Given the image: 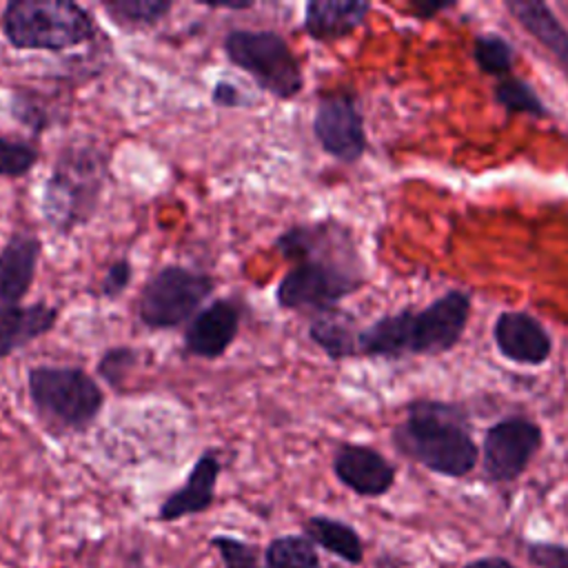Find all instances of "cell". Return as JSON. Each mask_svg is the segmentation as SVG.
Segmentation results:
<instances>
[{
    "instance_id": "4dcf8cb0",
    "label": "cell",
    "mask_w": 568,
    "mask_h": 568,
    "mask_svg": "<svg viewBox=\"0 0 568 568\" xmlns=\"http://www.w3.org/2000/svg\"><path fill=\"white\" fill-rule=\"evenodd\" d=\"M211 102L215 106H224V109H235V106H244L246 100L242 95V91L226 80H217L211 89Z\"/></svg>"
},
{
    "instance_id": "603a6c76",
    "label": "cell",
    "mask_w": 568,
    "mask_h": 568,
    "mask_svg": "<svg viewBox=\"0 0 568 568\" xmlns=\"http://www.w3.org/2000/svg\"><path fill=\"white\" fill-rule=\"evenodd\" d=\"M493 98L499 106L510 113H524L532 118H548V109L544 100L537 95L535 87L521 78L506 75L493 87Z\"/></svg>"
},
{
    "instance_id": "8992f818",
    "label": "cell",
    "mask_w": 568,
    "mask_h": 568,
    "mask_svg": "<svg viewBox=\"0 0 568 568\" xmlns=\"http://www.w3.org/2000/svg\"><path fill=\"white\" fill-rule=\"evenodd\" d=\"M27 393L42 424L58 433L87 430L104 406V390L80 366H31Z\"/></svg>"
},
{
    "instance_id": "8fae6325",
    "label": "cell",
    "mask_w": 568,
    "mask_h": 568,
    "mask_svg": "<svg viewBox=\"0 0 568 568\" xmlns=\"http://www.w3.org/2000/svg\"><path fill=\"white\" fill-rule=\"evenodd\" d=\"M333 473L342 486L359 497H382L395 484V466L373 446L344 442L333 453Z\"/></svg>"
},
{
    "instance_id": "3957f363",
    "label": "cell",
    "mask_w": 568,
    "mask_h": 568,
    "mask_svg": "<svg viewBox=\"0 0 568 568\" xmlns=\"http://www.w3.org/2000/svg\"><path fill=\"white\" fill-rule=\"evenodd\" d=\"M393 446L426 470L444 477H466L479 459L464 410L439 399H415L390 433Z\"/></svg>"
},
{
    "instance_id": "e575fe53",
    "label": "cell",
    "mask_w": 568,
    "mask_h": 568,
    "mask_svg": "<svg viewBox=\"0 0 568 568\" xmlns=\"http://www.w3.org/2000/svg\"><path fill=\"white\" fill-rule=\"evenodd\" d=\"M326 568H342V566H337V564H331V566H326Z\"/></svg>"
},
{
    "instance_id": "484cf974",
    "label": "cell",
    "mask_w": 568,
    "mask_h": 568,
    "mask_svg": "<svg viewBox=\"0 0 568 568\" xmlns=\"http://www.w3.org/2000/svg\"><path fill=\"white\" fill-rule=\"evenodd\" d=\"M9 111L16 122L33 133H42L51 126V109L33 91H13L9 100Z\"/></svg>"
},
{
    "instance_id": "2e32d148",
    "label": "cell",
    "mask_w": 568,
    "mask_h": 568,
    "mask_svg": "<svg viewBox=\"0 0 568 568\" xmlns=\"http://www.w3.org/2000/svg\"><path fill=\"white\" fill-rule=\"evenodd\" d=\"M371 9L373 4L364 0H311L304 7L302 27L317 42L339 40L362 27Z\"/></svg>"
},
{
    "instance_id": "5bb4252c",
    "label": "cell",
    "mask_w": 568,
    "mask_h": 568,
    "mask_svg": "<svg viewBox=\"0 0 568 568\" xmlns=\"http://www.w3.org/2000/svg\"><path fill=\"white\" fill-rule=\"evenodd\" d=\"M42 255V242L29 231H16L0 248V311L20 306L18 302L29 293L38 262Z\"/></svg>"
},
{
    "instance_id": "44dd1931",
    "label": "cell",
    "mask_w": 568,
    "mask_h": 568,
    "mask_svg": "<svg viewBox=\"0 0 568 568\" xmlns=\"http://www.w3.org/2000/svg\"><path fill=\"white\" fill-rule=\"evenodd\" d=\"M102 11L122 29H149L162 22L171 9V0H104Z\"/></svg>"
},
{
    "instance_id": "1f68e13d",
    "label": "cell",
    "mask_w": 568,
    "mask_h": 568,
    "mask_svg": "<svg viewBox=\"0 0 568 568\" xmlns=\"http://www.w3.org/2000/svg\"><path fill=\"white\" fill-rule=\"evenodd\" d=\"M450 7H455V2H446V0H413V2H410V9H413V13H415L419 20H428V18H433L435 13L446 11V9H450Z\"/></svg>"
},
{
    "instance_id": "ffe728a7",
    "label": "cell",
    "mask_w": 568,
    "mask_h": 568,
    "mask_svg": "<svg viewBox=\"0 0 568 568\" xmlns=\"http://www.w3.org/2000/svg\"><path fill=\"white\" fill-rule=\"evenodd\" d=\"M302 535H306L315 546L324 548L326 552L335 555L346 564L357 566L364 559V541L359 532L342 519L328 515H313L304 521Z\"/></svg>"
},
{
    "instance_id": "d6a6232c",
    "label": "cell",
    "mask_w": 568,
    "mask_h": 568,
    "mask_svg": "<svg viewBox=\"0 0 568 568\" xmlns=\"http://www.w3.org/2000/svg\"><path fill=\"white\" fill-rule=\"evenodd\" d=\"M462 568H517L510 559L499 557V555H486V557H477L470 559L468 564H464Z\"/></svg>"
},
{
    "instance_id": "f1b7e54d",
    "label": "cell",
    "mask_w": 568,
    "mask_h": 568,
    "mask_svg": "<svg viewBox=\"0 0 568 568\" xmlns=\"http://www.w3.org/2000/svg\"><path fill=\"white\" fill-rule=\"evenodd\" d=\"M133 277V266L126 257H120L109 264L102 282H100V297L104 300H118L131 284Z\"/></svg>"
},
{
    "instance_id": "83f0119b",
    "label": "cell",
    "mask_w": 568,
    "mask_h": 568,
    "mask_svg": "<svg viewBox=\"0 0 568 568\" xmlns=\"http://www.w3.org/2000/svg\"><path fill=\"white\" fill-rule=\"evenodd\" d=\"M211 548L217 550L224 568H262L260 548L231 535H213Z\"/></svg>"
},
{
    "instance_id": "9c48e42d",
    "label": "cell",
    "mask_w": 568,
    "mask_h": 568,
    "mask_svg": "<svg viewBox=\"0 0 568 568\" xmlns=\"http://www.w3.org/2000/svg\"><path fill=\"white\" fill-rule=\"evenodd\" d=\"M544 433L539 424L524 415L495 422L481 442V470L493 484H513L530 466L541 448Z\"/></svg>"
},
{
    "instance_id": "f546056e",
    "label": "cell",
    "mask_w": 568,
    "mask_h": 568,
    "mask_svg": "<svg viewBox=\"0 0 568 568\" xmlns=\"http://www.w3.org/2000/svg\"><path fill=\"white\" fill-rule=\"evenodd\" d=\"M526 555L537 568H568V546L555 541H530Z\"/></svg>"
},
{
    "instance_id": "836d02e7",
    "label": "cell",
    "mask_w": 568,
    "mask_h": 568,
    "mask_svg": "<svg viewBox=\"0 0 568 568\" xmlns=\"http://www.w3.org/2000/svg\"><path fill=\"white\" fill-rule=\"evenodd\" d=\"M209 9H233V11H244L255 7V2H206Z\"/></svg>"
},
{
    "instance_id": "9a60e30c",
    "label": "cell",
    "mask_w": 568,
    "mask_h": 568,
    "mask_svg": "<svg viewBox=\"0 0 568 568\" xmlns=\"http://www.w3.org/2000/svg\"><path fill=\"white\" fill-rule=\"evenodd\" d=\"M222 464L215 450H204L193 468L186 475V481L175 488L171 495L164 497V501L158 508V519L160 521H178L189 515H200L211 508L215 501V486L220 477Z\"/></svg>"
},
{
    "instance_id": "7402d4cb",
    "label": "cell",
    "mask_w": 568,
    "mask_h": 568,
    "mask_svg": "<svg viewBox=\"0 0 568 568\" xmlns=\"http://www.w3.org/2000/svg\"><path fill=\"white\" fill-rule=\"evenodd\" d=\"M264 568H322V561L306 535H280L264 550Z\"/></svg>"
},
{
    "instance_id": "7a4b0ae2",
    "label": "cell",
    "mask_w": 568,
    "mask_h": 568,
    "mask_svg": "<svg viewBox=\"0 0 568 568\" xmlns=\"http://www.w3.org/2000/svg\"><path fill=\"white\" fill-rule=\"evenodd\" d=\"M470 317V295L450 288L428 306L384 315L357 333V357L399 359L439 355L459 344Z\"/></svg>"
},
{
    "instance_id": "277c9868",
    "label": "cell",
    "mask_w": 568,
    "mask_h": 568,
    "mask_svg": "<svg viewBox=\"0 0 568 568\" xmlns=\"http://www.w3.org/2000/svg\"><path fill=\"white\" fill-rule=\"evenodd\" d=\"M109 175V162L93 142L67 144L44 182L42 217L58 233L69 235L84 226L98 211Z\"/></svg>"
},
{
    "instance_id": "cb8c5ba5",
    "label": "cell",
    "mask_w": 568,
    "mask_h": 568,
    "mask_svg": "<svg viewBox=\"0 0 568 568\" xmlns=\"http://www.w3.org/2000/svg\"><path fill=\"white\" fill-rule=\"evenodd\" d=\"M473 60L488 75H506L515 62V47L499 33H479L473 40Z\"/></svg>"
},
{
    "instance_id": "e0dca14e",
    "label": "cell",
    "mask_w": 568,
    "mask_h": 568,
    "mask_svg": "<svg viewBox=\"0 0 568 568\" xmlns=\"http://www.w3.org/2000/svg\"><path fill=\"white\" fill-rule=\"evenodd\" d=\"M58 313L60 311L47 302L0 311V362L51 333L58 324Z\"/></svg>"
},
{
    "instance_id": "ba28073f",
    "label": "cell",
    "mask_w": 568,
    "mask_h": 568,
    "mask_svg": "<svg viewBox=\"0 0 568 568\" xmlns=\"http://www.w3.org/2000/svg\"><path fill=\"white\" fill-rule=\"evenodd\" d=\"M215 280L204 271L180 264L162 266L153 273L138 297V320L151 331H169L189 324L213 295Z\"/></svg>"
},
{
    "instance_id": "30bf717a",
    "label": "cell",
    "mask_w": 568,
    "mask_h": 568,
    "mask_svg": "<svg viewBox=\"0 0 568 568\" xmlns=\"http://www.w3.org/2000/svg\"><path fill=\"white\" fill-rule=\"evenodd\" d=\"M313 135L324 153L344 164H355L368 146L355 93L346 89L324 93L313 115Z\"/></svg>"
},
{
    "instance_id": "5b68a950",
    "label": "cell",
    "mask_w": 568,
    "mask_h": 568,
    "mask_svg": "<svg viewBox=\"0 0 568 568\" xmlns=\"http://www.w3.org/2000/svg\"><path fill=\"white\" fill-rule=\"evenodd\" d=\"M0 27L18 51H67L98 36L91 11L71 0H11Z\"/></svg>"
},
{
    "instance_id": "7c38bea8",
    "label": "cell",
    "mask_w": 568,
    "mask_h": 568,
    "mask_svg": "<svg viewBox=\"0 0 568 568\" xmlns=\"http://www.w3.org/2000/svg\"><path fill=\"white\" fill-rule=\"evenodd\" d=\"M240 306L233 300H215L184 328L182 351L202 359H220L237 337Z\"/></svg>"
},
{
    "instance_id": "d4e9b609",
    "label": "cell",
    "mask_w": 568,
    "mask_h": 568,
    "mask_svg": "<svg viewBox=\"0 0 568 568\" xmlns=\"http://www.w3.org/2000/svg\"><path fill=\"white\" fill-rule=\"evenodd\" d=\"M138 364H140V351L138 348H133V346H111L100 355V359L95 364V373L113 390H122L124 384H126V377L133 373V368Z\"/></svg>"
},
{
    "instance_id": "52a82bcc",
    "label": "cell",
    "mask_w": 568,
    "mask_h": 568,
    "mask_svg": "<svg viewBox=\"0 0 568 568\" xmlns=\"http://www.w3.org/2000/svg\"><path fill=\"white\" fill-rule=\"evenodd\" d=\"M224 53L233 67L244 71L264 93L277 100H293L304 87V73L297 55L271 29H231L222 40Z\"/></svg>"
},
{
    "instance_id": "4fadbf2b",
    "label": "cell",
    "mask_w": 568,
    "mask_h": 568,
    "mask_svg": "<svg viewBox=\"0 0 568 568\" xmlns=\"http://www.w3.org/2000/svg\"><path fill=\"white\" fill-rule=\"evenodd\" d=\"M493 342L501 357L526 366L546 364L552 353V337L546 326L524 311L499 313L493 324Z\"/></svg>"
},
{
    "instance_id": "4316f807",
    "label": "cell",
    "mask_w": 568,
    "mask_h": 568,
    "mask_svg": "<svg viewBox=\"0 0 568 568\" xmlns=\"http://www.w3.org/2000/svg\"><path fill=\"white\" fill-rule=\"evenodd\" d=\"M40 160V151L24 140L0 135V178H22Z\"/></svg>"
},
{
    "instance_id": "6da1fadb",
    "label": "cell",
    "mask_w": 568,
    "mask_h": 568,
    "mask_svg": "<svg viewBox=\"0 0 568 568\" xmlns=\"http://www.w3.org/2000/svg\"><path fill=\"white\" fill-rule=\"evenodd\" d=\"M273 246L293 262L275 288L280 308L320 315L337 308L366 282L351 231L333 220L291 226Z\"/></svg>"
},
{
    "instance_id": "ac0fdd59",
    "label": "cell",
    "mask_w": 568,
    "mask_h": 568,
    "mask_svg": "<svg viewBox=\"0 0 568 568\" xmlns=\"http://www.w3.org/2000/svg\"><path fill=\"white\" fill-rule=\"evenodd\" d=\"M504 7L521 24V29L530 33L555 58V62L568 75V29L552 13V9L537 0H508Z\"/></svg>"
},
{
    "instance_id": "d6986e66",
    "label": "cell",
    "mask_w": 568,
    "mask_h": 568,
    "mask_svg": "<svg viewBox=\"0 0 568 568\" xmlns=\"http://www.w3.org/2000/svg\"><path fill=\"white\" fill-rule=\"evenodd\" d=\"M308 339L328 357V359H348L357 357V328L351 313L342 308H331L315 315L308 324Z\"/></svg>"
}]
</instances>
